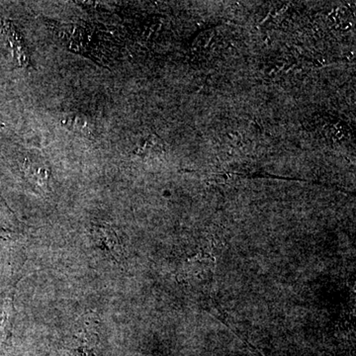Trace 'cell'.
Masks as SVG:
<instances>
[{
    "instance_id": "obj_5",
    "label": "cell",
    "mask_w": 356,
    "mask_h": 356,
    "mask_svg": "<svg viewBox=\"0 0 356 356\" xmlns=\"http://www.w3.org/2000/svg\"><path fill=\"white\" fill-rule=\"evenodd\" d=\"M62 124L65 128L81 136L89 137L95 132L93 124L81 115H67L63 119Z\"/></svg>"
},
{
    "instance_id": "obj_1",
    "label": "cell",
    "mask_w": 356,
    "mask_h": 356,
    "mask_svg": "<svg viewBox=\"0 0 356 356\" xmlns=\"http://www.w3.org/2000/svg\"><path fill=\"white\" fill-rule=\"evenodd\" d=\"M0 38L17 67L26 69L31 65L29 49L19 29L9 20L0 21Z\"/></svg>"
},
{
    "instance_id": "obj_3",
    "label": "cell",
    "mask_w": 356,
    "mask_h": 356,
    "mask_svg": "<svg viewBox=\"0 0 356 356\" xmlns=\"http://www.w3.org/2000/svg\"><path fill=\"white\" fill-rule=\"evenodd\" d=\"M92 236L95 238V243L100 248H104L114 257H119L120 245H119L118 238L111 227L108 225H97V226L93 227Z\"/></svg>"
},
{
    "instance_id": "obj_2",
    "label": "cell",
    "mask_w": 356,
    "mask_h": 356,
    "mask_svg": "<svg viewBox=\"0 0 356 356\" xmlns=\"http://www.w3.org/2000/svg\"><path fill=\"white\" fill-rule=\"evenodd\" d=\"M96 327L97 323L89 318L79 323V329L67 344L64 356H98L99 337Z\"/></svg>"
},
{
    "instance_id": "obj_4",
    "label": "cell",
    "mask_w": 356,
    "mask_h": 356,
    "mask_svg": "<svg viewBox=\"0 0 356 356\" xmlns=\"http://www.w3.org/2000/svg\"><path fill=\"white\" fill-rule=\"evenodd\" d=\"M24 173L25 177L30 182H32V184H35L42 189L48 187L50 170L44 166L41 161H31V159L25 161Z\"/></svg>"
}]
</instances>
